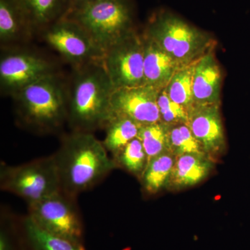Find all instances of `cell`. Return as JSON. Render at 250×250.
Masks as SVG:
<instances>
[{"label": "cell", "mask_w": 250, "mask_h": 250, "mask_svg": "<svg viewBox=\"0 0 250 250\" xmlns=\"http://www.w3.org/2000/svg\"><path fill=\"white\" fill-rule=\"evenodd\" d=\"M52 155L62 191L74 197L96 187L117 167L103 142L90 132L62 135Z\"/></svg>", "instance_id": "obj_1"}, {"label": "cell", "mask_w": 250, "mask_h": 250, "mask_svg": "<svg viewBox=\"0 0 250 250\" xmlns=\"http://www.w3.org/2000/svg\"><path fill=\"white\" fill-rule=\"evenodd\" d=\"M68 89L67 123L71 131L92 133L111 116L114 87L104 62L75 68Z\"/></svg>", "instance_id": "obj_2"}, {"label": "cell", "mask_w": 250, "mask_h": 250, "mask_svg": "<svg viewBox=\"0 0 250 250\" xmlns=\"http://www.w3.org/2000/svg\"><path fill=\"white\" fill-rule=\"evenodd\" d=\"M12 97L18 123L31 132L55 134L67 123L68 89L57 73L33 82Z\"/></svg>", "instance_id": "obj_3"}, {"label": "cell", "mask_w": 250, "mask_h": 250, "mask_svg": "<svg viewBox=\"0 0 250 250\" xmlns=\"http://www.w3.org/2000/svg\"><path fill=\"white\" fill-rule=\"evenodd\" d=\"M65 16L84 28L104 53L134 31L130 0H95L72 8Z\"/></svg>", "instance_id": "obj_4"}, {"label": "cell", "mask_w": 250, "mask_h": 250, "mask_svg": "<svg viewBox=\"0 0 250 250\" xmlns=\"http://www.w3.org/2000/svg\"><path fill=\"white\" fill-rule=\"evenodd\" d=\"M146 36L155 42L181 67L200 59L210 44L208 34L168 11L153 16Z\"/></svg>", "instance_id": "obj_5"}, {"label": "cell", "mask_w": 250, "mask_h": 250, "mask_svg": "<svg viewBox=\"0 0 250 250\" xmlns=\"http://www.w3.org/2000/svg\"><path fill=\"white\" fill-rule=\"evenodd\" d=\"M0 188L33 205L62 190L53 155L18 166L1 163Z\"/></svg>", "instance_id": "obj_6"}, {"label": "cell", "mask_w": 250, "mask_h": 250, "mask_svg": "<svg viewBox=\"0 0 250 250\" xmlns=\"http://www.w3.org/2000/svg\"><path fill=\"white\" fill-rule=\"evenodd\" d=\"M27 215L44 231L84 246V226L77 197L60 190L28 206Z\"/></svg>", "instance_id": "obj_7"}, {"label": "cell", "mask_w": 250, "mask_h": 250, "mask_svg": "<svg viewBox=\"0 0 250 250\" xmlns=\"http://www.w3.org/2000/svg\"><path fill=\"white\" fill-rule=\"evenodd\" d=\"M43 39L75 68L104 62L105 53L78 22L67 16L43 30Z\"/></svg>", "instance_id": "obj_8"}, {"label": "cell", "mask_w": 250, "mask_h": 250, "mask_svg": "<svg viewBox=\"0 0 250 250\" xmlns=\"http://www.w3.org/2000/svg\"><path fill=\"white\" fill-rule=\"evenodd\" d=\"M104 65L114 89L145 85L144 41L133 31L106 51Z\"/></svg>", "instance_id": "obj_9"}, {"label": "cell", "mask_w": 250, "mask_h": 250, "mask_svg": "<svg viewBox=\"0 0 250 250\" xmlns=\"http://www.w3.org/2000/svg\"><path fill=\"white\" fill-rule=\"evenodd\" d=\"M54 72L53 65L39 54L7 49L0 59V85L3 93L14 95L27 85Z\"/></svg>", "instance_id": "obj_10"}, {"label": "cell", "mask_w": 250, "mask_h": 250, "mask_svg": "<svg viewBox=\"0 0 250 250\" xmlns=\"http://www.w3.org/2000/svg\"><path fill=\"white\" fill-rule=\"evenodd\" d=\"M159 91L146 85L115 89L111 97V116L126 117L141 126L161 122L157 103Z\"/></svg>", "instance_id": "obj_11"}, {"label": "cell", "mask_w": 250, "mask_h": 250, "mask_svg": "<svg viewBox=\"0 0 250 250\" xmlns=\"http://www.w3.org/2000/svg\"><path fill=\"white\" fill-rule=\"evenodd\" d=\"M187 125L207 155L216 154L225 147L219 104H193L188 109Z\"/></svg>", "instance_id": "obj_12"}, {"label": "cell", "mask_w": 250, "mask_h": 250, "mask_svg": "<svg viewBox=\"0 0 250 250\" xmlns=\"http://www.w3.org/2000/svg\"><path fill=\"white\" fill-rule=\"evenodd\" d=\"M221 72L214 55L207 52L197 59L192 79L193 104H219Z\"/></svg>", "instance_id": "obj_13"}, {"label": "cell", "mask_w": 250, "mask_h": 250, "mask_svg": "<svg viewBox=\"0 0 250 250\" xmlns=\"http://www.w3.org/2000/svg\"><path fill=\"white\" fill-rule=\"evenodd\" d=\"M145 85L158 90L166 88L180 66L155 42L145 36Z\"/></svg>", "instance_id": "obj_14"}, {"label": "cell", "mask_w": 250, "mask_h": 250, "mask_svg": "<svg viewBox=\"0 0 250 250\" xmlns=\"http://www.w3.org/2000/svg\"><path fill=\"white\" fill-rule=\"evenodd\" d=\"M34 32L17 0H0V42L3 47L30 39Z\"/></svg>", "instance_id": "obj_15"}, {"label": "cell", "mask_w": 250, "mask_h": 250, "mask_svg": "<svg viewBox=\"0 0 250 250\" xmlns=\"http://www.w3.org/2000/svg\"><path fill=\"white\" fill-rule=\"evenodd\" d=\"M213 163L207 154H188L177 156L167 187L182 189L200 183L208 175Z\"/></svg>", "instance_id": "obj_16"}, {"label": "cell", "mask_w": 250, "mask_h": 250, "mask_svg": "<svg viewBox=\"0 0 250 250\" xmlns=\"http://www.w3.org/2000/svg\"><path fill=\"white\" fill-rule=\"evenodd\" d=\"M19 224L25 250H86L85 246L44 231L28 215L19 218Z\"/></svg>", "instance_id": "obj_17"}, {"label": "cell", "mask_w": 250, "mask_h": 250, "mask_svg": "<svg viewBox=\"0 0 250 250\" xmlns=\"http://www.w3.org/2000/svg\"><path fill=\"white\" fill-rule=\"evenodd\" d=\"M34 31L46 27L70 11V0H17Z\"/></svg>", "instance_id": "obj_18"}, {"label": "cell", "mask_w": 250, "mask_h": 250, "mask_svg": "<svg viewBox=\"0 0 250 250\" xmlns=\"http://www.w3.org/2000/svg\"><path fill=\"white\" fill-rule=\"evenodd\" d=\"M141 125L126 117L112 116L104 128L106 136L103 143L112 157L139 135Z\"/></svg>", "instance_id": "obj_19"}, {"label": "cell", "mask_w": 250, "mask_h": 250, "mask_svg": "<svg viewBox=\"0 0 250 250\" xmlns=\"http://www.w3.org/2000/svg\"><path fill=\"white\" fill-rule=\"evenodd\" d=\"M175 159L172 153L167 152L148 163L140 177L145 191L149 195H155L167 186Z\"/></svg>", "instance_id": "obj_20"}, {"label": "cell", "mask_w": 250, "mask_h": 250, "mask_svg": "<svg viewBox=\"0 0 250 250\" xmlns=\"http://www.w3.org/2000/svg\"><path fill=\"white\" fill-rule=\"evenodd\" d=\"M137 138L142 143L147 155V165L156 156L170 152L169 125L159 122L143 125L140 128Z\"/></svg>", "instance_id": "obj_21"}, {"label": "cell", "mask_w": 250, "mask_h": 250, "mask_svg": "<svg viewBox=\"0 0 250 250\" xmlns=\"http://www.w3.org/2000/svg\"><path fill=\"white\" fill-rule=\"evenodd\" d=\"M195 62L180 67L165 88L171 100L188 109L193 105L192 79Z\"/></svg>", "instance_id": "obj_22"}, {"label": "cell", "mask_w": 250, "mask_h": 250, "mask_svg": "<svg viewBox=\"0 0 250 250\" xmlns=\"http://www.w3.org/2000/svg\"><path fill=\"white\" fill-rule=\"evenodd\" d=\"M112 159L117 167H123L139 178L147 166V155L142 143L138 138L130 141Z\"/></svg>", "instance_id": "obj_23"}, {"label": "cell", "mask_w": 250, "mask_h": 250, "mask_svg": "<svg viewBox=\"0 0 250 250\" xmlns=\"http://www.w3.org/2000/svg\"><path fill=\"white\" fill-rule=\"evenodd\" d=\"M169 146L176 157L188 154H207L187 124L169 125Z\"/></svg>", "instance_id": "obj_24"}, {"label": "cell", "mask_w": 250, "mask_h": 250, "mask_svg": "<svg viewBox=\"0 0 250 250\" xmlns=\"http://www.w3.org/2000/svg\"><path fill=\"white\" fill-rule=\"evenodd\" d=\"M0 250H25L19 218L3 215L0 225Z\"/></svg>", "instance_id": "obj_25"}, {"label": "cell", "mask_w": 250, "mask_h": 250, "mask_svg": "<svg viewBox=\"0 0 250 250\" xmlns=\"http://www.w3.org/2000/svg\"><path fill=\"white\" fill-rule=\"evenodd\" d=\"M157 103L162 123L170 125L187 124L188 110L171 100L165 88L159 91Z\"/></svg>", "instance_id": "obj_26"}, {"label": "cell", "mask_w": 250, "mask_h": 250, "mask_svg": "<svg viewBox=\"0 0 250 250\" xmlns=\"http://www.w3.org/2000/svg\"><path fill=\"white\" fill-rule=\"evenodd\" d=\"M93 1H95V0H70V6H71L70 9L78 7V6H82V5Z\"/></svg>", "instance_id": "obj_27"}]
</instances>
